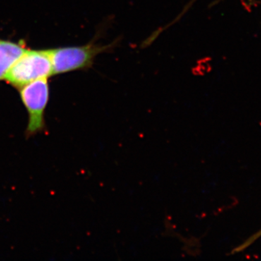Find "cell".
Here are the masks:
<instances>
[{
    "label": "cell",
    "mask_w": 261,
    "mask_h": 261,
    "mask_svg": "<svg viewBox=\"0 0 261 261\" xmlns=\"http://www.w3.org/2000/svg\"><path fill=\"white\" fill-rule=\"evenodd\" d=\"M24 41L12 42L0 38V81H3L10 67L27 48Z\"/></svg>",
    "instance_id": "cell-4"
},
{
    "label": "cell",
    "mask_w": 261,
    "mask_h": 261,
    "mask_svg": "<svg viewBox=\"0 0 261 261\" xmlns=\"http://www.w3.org/2000/svg\"><path fill=\"white\" fill-rule=\"evenodd\" d=\"M18 90L20 99L28 113L25 135L31 137L45 129L44 114L49 99L48 79L34 81Z\"/></svg>",
    "instance_id": "cell-3"
},
{
    "label": "cell",
    "mask_w": 261,
    "mask_h": 261,
    "mask_svg": "<svg viewBox=\"0 0 261 261\" xmlns=\"http://www.w3.org/2000/svg\"><path fill=\"white\" fill-rule=\"evenodd\" d=\"M53 75L49 49H27L12 64L3 81L17 89Z\"/></svg>",
    "instance_id": "cell-2"
},
{
    "label": "cell",
    "mask_w": 261,
    "mask_h": 261,
    "mask_svg": "<svg viewBox=\"0 0 261 261\" xmlns=\"http://www.w3.org/2000/svg\"><path fill=\"white\" fill-rule=\"evenodd\" d=\"M118 42L114 40L109 44H102L91 41L84 45L49 49L53 75L89 69L93 66L97 56L112 51Z\"/></svg>",
    "instance_id": "cell-1"
},
{
    "label": "cell",
    "mask_w": 261,
    "mask_h": 261,
    "mask_svg": "<svg viewBox=\"0 0 261 261\" xmlns=\"http://www.w3.org/2000/svg\"><path fill=\"white\" fill-rule=\"evenodd\" d=\"M261 237V229L259 230L257 232L255 233V234L252 235V237H250V238L247 239L246 241L243 244H242L240 246H239L238 248L235 249L234 252H239L242 251V250H245L247 247L251 245L254 242H255V240H257V239L260 238Z\"/></svg>",
    "instance_id": "cell-5"
}]
</instances>
